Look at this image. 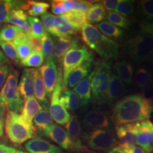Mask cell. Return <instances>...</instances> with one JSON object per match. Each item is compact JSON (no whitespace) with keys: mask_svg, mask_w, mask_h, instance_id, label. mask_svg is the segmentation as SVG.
Returning <instances> with one entry per match:
<instances>
[{"mask_svg":"<svg viewBox=\"0 0 153 153\" xmlns=\"http://www.w3.org/2000/svg\"><path fill=\"white\" fill-rule=\"evenodd\" d=\"M111 72V64L110 62L99 60L96 63L94 74L91 82V99L98 104L105 103Z\"/></svg>","mask_w":153,"mask_h":153,"instance_id":"6","label":"cell"},{"mask_svg":"<svg viewBox=\"0 0 153 153\" xmlns=\"http://www.w3.org/2000/svg\"><path fill=\"white\" fill-rule=\"evenodd\" d=\"M43 109L35 97H32L25 100L24 107L22 111V116L29 123L33 124V120L36 115Z\"/></svg>","mask_w":153,"mask_h":153,"instance_id":"28","label":"cell"},{"mask_svg":"<svg viewBox=\"0 0 153 153\" xmlns=\"http://www.w3.org/2000/svg\"><path fill=\"white\" fill-rule=\"evenodd\" d=\"M97 28L101 33L106 37L114 39H120L125 35V30L118 26H114L106 21H103L97 25Z\"/></svg>","mask_w":153,"mask_h":153,"instance_id":"30","label":"cell"},{"mask_svg":"<svg viewBox=\"0 0 153 153\" xmlns=\"http://www.w3.org/2000/svg\"><path fill=\"white\" fill-rule=\"evenodd\" d=\"M73 10V0H54L51 1V11L61 16Z\"/></svg>","mask_w":153,"mask_h":153,"instance_id":"33","label":"cell"},{"mask_svg":"<svg viewBox=\"0 0 153 153\" xmlns=\"http://www.w3.org/2000/svg\"><path fill=\"white\" fill-rule=\"evenodd\" d=\"M0 47L2 50V53L8 59H10L13 62L19 64V60L18 55H17L16 46L13 42H6L0 41Z\"/></svg>","mask_w":153,"mask_h":153,"instance_id":"42","label":"cell"},{"mask_svg":"<svg viewBox=\"0 0 153 153\" xmlns=\"http://www.w3.org/2000/svg\"><path fill=\"white\" fill-rule=\"evenodd\" d=\"M81 125L87 131L98 129L109 131L111 127V123L108 116L100 111H90L87 112L82 118Z\"/></svg>","mask_w":153,"mask_h":153,"instance_id":"11","label":"cell"},{"mask_svg":"<svg viewBox=\"0 0 153 153\" xmlns=\"http://www.w3.org/2000/svg\"><path fill=\"white\" fill-rule=\"evenodd\" d=\"M34 95L40 105L45 110L49 109V101L46 97L45 87L39 70H35L34 72Z\"/></svg>","mask_w":153,"mask_h":153,"instance_id":"23","label":"cell"},{"mask_svg":"<svg viewBox=\"0 0 153 153\" xmlns=\"http://www.w3.org/2000/svg\"><path fill=\"white\" fill-rule=\"evenodd\" d=\"M92 67V61H87L72 70L67 79V87L69 88L76 87L82 80L91 74Z\"/></svg>","mask_w":153,"mask_h":153,"instance_id":"20","label":"cell"},{"mask_svg":"<svg viewBox=\"0 0 153 153\" xmlns=\"http://www.w3.org/2000/svg\"><path fill=\"white\" fill-rule=\"evenodd\" d=\"M4 129L9 140L16 145L27 142L34 136L33 124L29 123L21 114L8 111L5 119Z\"/></svg>","mask_w":153,"mask_h":153,"instance_id":"3","label":"cell"},{"mask_svg":"<svg viewBox=\"0 0 153 153\" xmlns=\"http://www.w3.org/2000/svg\"><path fill=\"white\" fill-rule=\"evenodd\" d=\"M119 146L124 153H146L142 148L135 145V146H126L119 143Z\"/></svg>","mask_w":153,"mask_h":153,"instance_id":"52","label":"cell"},{"mask_svg":"<svg viewBox=\"0 0 153 153\" xmlns=\"http://www.w3.org/2000/svg\"><path fill=\"white\" fill-rule=\"evenodd\" d=\"M82 44L77 38H73L72 36H63L57 38L54 42L53 48V58L55 61L61 62L63 57L70 49L72 48H79L82 46Z\"/></svg>","mask_w":153,"mask_h":153,"instance_id":"15","label":"cell"},{"mask_svg":"<svg viewBox=\"0 0 153 153\" xmlns=\"http://www.w3.org/2000/svg\"><path fill=\"white\" fill-rule=\"evenodd\" d=\"M151 150L153 151V123L151 126V140H150Z\"/></svg>","mask_w":153,"mask_h":153,"instance_id":"56","label":"cell"},{"mask_svg":"<svg viewBox=\"0 0 153 153\" xmlns=\"http://www.w3.org/2000/svg\"><path fill=\"white\" fill-rule=\"evenodd\" d=\"M153 112V101L143 94H130L114 104L111 120L115 126L148 120Z\"/></svg>","mask_w":153,"mask_h":153,"instance_id":"1","label":"cell"},{"mask_svg":"<svg viewBox=\"0 0 153 153\" xmlns=\"http://www.w3.org/2000/svg\"><path fill=\"white\" fill-rule=\"evenodd\" d=\"M23 1L0 0V28L9 23V18L14 9L20 8Z\"/></svg>","mask_w":153,"mask_h":153,"instance_id":"29","label":"cell"},{"mask_svg":"<svg viewBox=\"0 0 153 153\" xmlns=\"http://www.w3.org/2000/svg\"><path fill=\"white\" fill-rule=\"evenodd\" d=\"M123 51L138 65L150 60L153 53V35L141 33L129 38L126 42Z\"/></svg>","mask_w":153,"mask_h":153,"instance_id":"4","label":"cell"},{"mask_svg":"<svg viewBox=\"0 0 153 153\" xmlns=\"http://www.w3.org/2000/svg\"><path fill=\"white\" fill-rule=\"evenodd\" d=\"M8 63H9V59L5 56L0 49V65H8Z\"/></svg>","mask_w":153,"mask_h":153,"instance_id":"54","label":"cell"},{"mask_svg":"<svg viewBox=\"0 0 153 153\" xmlns=\"http://www.w3.org/2000/svg\"><path fill=\"white\" fill-rule=\"evenodd\" d=\"M65 131L72 141L82 150H87L82 141V125L76 115H72L70 119L65 125Z\"/></svg>","mask_w":153,"mask_h":153,"instance_id":"22","label":"cell"},{"mask_svg":"<svg viewBox=\"0 0 153 153\" xmlns=\"http://www.w3.org/2000/svg\"><path fill=\"white\" fill-rule=\"evenodd\" d=\"M138 11L145 22L153 21V0H143L138 2Z\"/></svg>","mask_w":153,"mask_h":153,"instance_id":"41","label":"cell"},{"mask_svg":"<svg viewBox=\"0 0 153 153\" xmlns=\"http://www.w3.org/2000/svg\"><path fill=\"white\" fill-rule=\"evenodd\" d=\"M106 11L101 3H96L91 5L87 11V20L89 24H99L106 17Z\"/></svg>","mask_w":153,"mask_h":153,"instance_id":"31","label":"cell"},{"mask_svg":"<svg viewBox=\"0 0 153 153\" xmlns=\"http://www.w3.org/2000/svg\"><path fill=\"white\" fill-rule=\"evenodd\" d=\"M27 21L30 28V33L38 39H41L45 33L41 21L37 17L33 16H28Z\"/></svg>","mask_w":153,"mask_h":153,"instance_id":"38","label":"cell"},{"mask_svg":"<svg viewBox=\"0 0 153 153\" xmlns=\"http://www.w3.org/2000/svg\"><path fill=\"white\" fill-rule=\"evenodd\" d=\"M62 16L72 27L78 30L81 29L87 22V15L82 11L72 10Z\"/></svg>","mask_w":153,"mask_h":153,"instance_id":"32","label":"cell"},{"mask_svg":"<svg viewBox=\"0 0 153 153\" xmlns=\"http://www.w3.org/2000/svg\"><path fill=\"white\" fill-rule=\"evenodd\" d=\"M94 74V70L91 74L78 84L73 88V91L77 94L80 100V106L83 109L88 108L91 101V82L93 75Z\"/></svg>","mask_w":153,"mask_h":153,"instance_id":"18","label":"cell"},{"mask_svg":"<svg viewBox=\"0 0 153 153\" xmlns=\"http://www.w3.org/2000/svg\"><path fill=\"white\" fill-rule=\"evenodd\" d=\"M18 80V72L15 70L11 71L0 90V101L9 111L19 114L22 111L24 100L19 90Z\"/></svg>","mask_w":153,"mask_h":153,"instance_id":"5","label":"cell"},{"mask_svg":"<svg viewBox=\"0 0 153 153\" xmlns=\"http://www.w3.org/2000/svg\"><path fill=\"white\" fill-rule=\"evenodd\" d=\"M87 153H100V152H88Z\"/></svg>","mask_w":153,"mask_h":153,"instance_id":"59","label":"cell"},{"mask_svg":"<svg viewBox=\"0 0 153 153\" xmlns=\"http://www.w3.org/2000/svg\"><path fill=\"white\" fill-rule=\"evenodd\" d=\"M27 14L20 8L14 9L11 11L9 18V23H11L13 26L21 28L25 33L30 32V28L27 21Z\"/></svg>","mask_w":153,"mask_h":153,"instance_id":"27","label":"cell"},{"mask_svg":"<svg viewBox=\"0 0 153 153\" xmlns=\"http://www.w3.org/2000/svg\"><path fill=\"white\" fill-rule=\"evenodd\" d=\"M15 46H16L17 55H18L20 62L27 58L30 55V53L33 52L29 45H28V42L18 44V45H15Z\"/></svg>","mask_w":153,"mask_h":153,"instance_id":"44","label":"cell"},{"mask_svg":"<svg viewBox=\"0 0 153 153\" xmlns=\"http://www.w3.org/2000/svg\"><path fill=\"white\" fill-rule=\"evenodd\" d=\"M120 0H104L101 1V4L104 7L106 10L112 11L116 9Z\"/></svg>","mask_w":153,"mask_h":153,"instance_id":"51","label":"cell"},{"mask_svg":"<svg viewBox=\"0 0 153 153\" xmlns=\"http://www.w3.org/2000/svg\"><path fill=\"white\" fill-rule=\"evenodd\" d=\"M106 153H124V152L122 150V149L120 148L119 145H118V146L115 147V148L111 149V150H109Z\"/></svg>","mask_w":153,"mask_h":153,"instance_id":"55","label":"cell"},{"mask_svg":"<svg viewBox=\"0 0 153 153\" xmlns=\"http://www.w3.org/2000/svg\"><path fill=\"white\" fill-rule=\"evenodd\" d=\"M55 16H56L48 12L45 13V14H44L41 16V19L42 24H43L45 32H47V33H49L51 32V30H52Z\"/></svg>","mask_w":153,"mask_h":153,"instance_id":"45","label":"cell"},{"mask_svg":"<svg viewBox=\"0 0 153 153\" xmlns=\"http://www.w3.org/2000/svg\"><path fill=\"white\" fill-rule=\"evenodd\" d=\"M126 85L130 86L133 82L134 69L131 61L127 59H120L114 65V70Z\"/></svg>","mask_w":153,"mask_h":153,"instance_id":"21","label":"cell"},{"mask_svg":"<svg viewBox=\"0 0 153 153\" xmlns=\"http://www.w3.org/2000/svg\"><path fill=\"white\" fill-rule=\"evenodd\" d=\"M92 4L90 1L86 0H73V10L82 11L83 13H87Z\"/></svg>","mask_w":153,"mask_h":153,"instance_id":"46","label":"cell"},{"mask_svg":"<svg viewBox=\"0 0 153 153\" xmlns=\"http://www.w3.org/2000/svg\"><path fill=\"white\" fill-rule=\"evenodd\" d=\"M150 153H153V152H150Z\"/></svg>","mask_w":153,"mask_h":153,"instance_id":"60","label":"cell"},{"mask_svg":"<svg viewBox=\"0 0 153 153\" xmlns=\"http://www.w3.org/2000/svg\"><path fill=\"white\" fill-rule=\"evenodd\" d=\"M27 42L33 52H41L42 47L41 39H38L34 37L30 33H26Z\"/></svg>","mask_w":153,"mask_h":153,"instance_id":"47","label":"cell"},{"mask_svg":"<svg viewBox=\"0 0 153 153\" xmlns=\"http://www.w3.org/2000/svg\"><path fill=\"white\" fill-rule=\"evenodd\" d=\"M24 148L28 153H64L60 148L39 137L27 141Z\"/></svg>","mask_w":153,"mask_h":153,"instance_id":"16","label":"cell"},{"mask_svg":"<svg viewBox=\"0 0 153 153\" xmlns=\"http://www.w3.org/2000/svg\"><path fill=\"white\" fill-rule=\"evenodd\" d=\"M135 1L131 0H120L117 7L115 10L118 13L123 16H129L133 14L135 11Z\"/></svg>","mask_w":153,"mask_h":153,"instance_id":"43","label":"cell"},{"mask_svg":"<svg viewBox=\"0 0 153 153\" xmlns=\"http://www.w3.org/2000/svg\"><path fill=\"white\" fill-rule=\"evenodd\" d=\"M141 33L153 35V21L143 22L140 25Z\"/></svg>","mask_w":153,"mask_h":153,"instance_id":"50","label":"cell"},{"mask_svg":"<svg viewBox=\"0 0 153 153\" xmlns=\"http://www.w3.org/2000/svg\"><path fill=\"white\" fill-rule=\"evenodd\" d=\"M115 131L120 144L126 146H135L136 145L135 123L116 126Z\"/></svg>","mask_w":153,"mask_h":153,"instance_id":"19","label":"cell"},{"mask_svg":"<svg viewBox=\"0 0 153 153\" xmlns=\"http://www.w3.org/2000/svg\"><path fill=\"white\" fill-rule=\"evenodd\" d=\"M62 17H63V22L62 23V24H61L60 26L57 28V29H55V30H53V32H51V35L54 36L56 38L75 35L79 30L72 27L71 25L67 22V20L65 19V17L63 16Z\"/></svg>","mask_w":153,"mask_h":153,"instance_id":"40","label":"cell"},{"mask_svg":"<svg viewBox=\"0 0 153 153\" xmlns=\"http://www.w3.org/2000/svg\"><path fill=\"white\" fill-rule=\"evenodd\" d=\"M152 76V70L146 65H140L135 70L133 75V81L136 87L140 90L148 87L149 82Z\"/></svg>","mask_w":153,"mask_h":153,"instance_id":"24","label":"cell"},{"mask_svg":"<svg viewBox=\"0 0 153 153\" xmlns=\"http://www.w3.org/2000/svg\"><path fill=\"white\" fill-rule=\"evenodd\" d=\"M106 18L110 24L119 28H124V29L129 28L130 25H131V21L128 19L115 11H108Z\"/></svg>","mask_w":153,"mask_h":153,"instance_id":"36","label":"cell"},{"mask_svg":"<svg viewBox=\"0 0 153 153\" xmlns=\"http://www.w3.org/2000/svg\"><path fill=\"white\" fill-rule=\"evenodd\" d=\"M127 91L128 90L123 82L118 77L116 72L112 71L107 89L105 103H106L108 106H111L119 100V99L121 98Z\"/></svg>","mask_w":153,"mask_h":153,"instance_id":"13","label":"cell"},{"mask_svg":"<svg viewBox=\"0 0 153 153\" xmlns=\"http://www.w3.org/2000/svg\"><path fill=\"white\" fill-rule=\"evenodd\" d=\"M42 53L46 60L53 58V48L54 41L50 33L45 32L43 37L41 38Z\"/></svg>","mask_w":153,"mask_h":153,"instance_id":"37","label":"cell"},{"mask_svg":"<svg viewBox=\"0 0 153 153\" xmlns=\"http://www.w3.org/2000/svg\"><path fill=\"white\" fill-rule=\"evenodd\" d=\"M148 87V89H153V77H152V79L150 80V82H149Z\"/></svg>","mask_w":153,"mask_h":153,"instance_id":"57","label":"cell"},{"mask_svg":"<svg viewBox=\"0 0 153 153\" xmlns=\"http://www.w3.org/2000/svg\"><path fill=\"white\" fill-rule=\"evenodd\" d=\"M82 141L85 147L97 152H108L119 145L114 134L108 130L98 129L84 132L82 135Z\"/></svg>","mask_w":153,"mask_h":153,"instance_id":"7","label":"cell"},{"mask_svg":"<svg viewBox=\"0 0 153 153\" xmlns=\"http://www.w3.org/2000/svg\"><path fill=\"white\" fill-rule=\"evenodd\" d=\"M62 89H68L67 79L74 68L87 61H93V54L85 45L70 49L62 58Z\"/></svg>","mask_w":153,"mask_h":153,"instance_id":"8","label":"cell"},{"mask_svg":"<svg viewBox=\"0 0 153 153\" xmlns=\"http://www.w3.org/2000/svg\"><path fill=\"white\" fill-rule=\"evenodd\" d=\"M11 71V68L9 65H0V90L4 85L9 74Z\"/></svg>","mask_w":153,"mask_h":153,"instance_id":"48","label":"cell"},{"mask_svg":"<svg viewBox=\"0 0 153 153\" xmlns=\"http://www.w3.org/2000/svg\"><path fill=\"white\" fill-rule=\"evenodd\" d=\"M152 124V122L149 120L135 123L136 145L146 153L152 152L150 147Z\"/></svg>","mask_w":153,"mask_h":153,"instance_id":"14","label":"cell"},{"mask_svg":"<svg viewBox=\"0 0 153 153\" xmlns=\"http://www.w3.org/2000/svg\"><path fill=\"white\" fill-rule=\"evenodd\" d=\"M45 57L41 52H32L27 58L21 62V65L26 68H38L43 65Z\"/></svg>","mask_w":153,"mask_h":153,"instance_id":"39","label":"cell"},{"mask_svg":"<svg viewBox=\"0 0 153 153\" xmlns=\"http://www.w3.org/2000/svg\"><path fill=\"white\" fill-rule=\"evenodd\" d=\"M0 153H28L18 149L8 146L4 144H0Z\"/></svg>","mask_w":153,"mask_h":153,"instance_id":"53","label":"cell"},{"mask_svg":"<svg viewBox=\"0 0 153 153\" xmlns=\"http://www.w3.org/2000/svg\"><path fill=\"white\" fill-rule=\"evenodd\" d=\"M60 103L66 110L74 111L80 106V100L77 94L71 89H64L60 94Z\"/></svg>","mask_w":153,"mask_h":153,"instance_id":"26","label":"cell"},{"mask_svg":"<svg viewBox=\"0 0 153 153\" xmlns=\"http://www.w3.org/2000/svg\"><path fill=\"white\" fill-rule=\"evenodd\" d=\"M51 5L48 3L39 1H23L20 9L24 11H27V14L30 16L36 17L37 16H42L48 10Z\"/></svg>","mask_w":153,"mask_h":153,"instance_id":"25","label":"cell"},{"mask_svg":"<svg viewBox=\"0 0 153 153\" xmlns=\"http://www.w3.org/2000/svg\"><path fill=\"white\" fill-rule=\"evenodd\" d=\"M150 62H151V65H152V67H153V53H152V56H151V57H150Z\"/></svg>","mask_w":153,"mask_h":153,"instance_id":"58","label":"cell"},{"mask_svg":"<svg viewBox=\"0 0 153 153\" xmlns=\"http://www.w3.org/2000/svg\"><path fill=\"white\" fill-rule=\"evenodd\" d=\"M38 70L41 73L47 97L51 98L56 85L58 75L56 61L54 58L46 60Z\"/></svg>","mask_w":153,"mask_h":153,"instance_id":"12","label":"cell"},{"mask_svg":"<svg viewBox=\"0 0 153 153\" xmlns=\"http://www.w3.org/2000/svg\"><path fill=\"white\" fill-rule=\"evenodd\" d=\"M34 72L35 69L26 68L21 76L18 88L21 96L25 100L34 97Z\"/></svg>","mask_w":153,"mask_h":153,"instance_id":"17","label":"cell"},{"mask_svg":"<svg viewBox=\"0 0 153 153\" xmlns=\"http://www.w3.org/2000/svg\"><path fill=\"white\" fill-rule=\"evenodd\" d=\"M62 70L60 68L58 70V75L55 89L51 97L48 111L53 120L57 124L65 125L70 119L71 115L63 107L60 103V96L62 90Z\"/></svg>","mask_w":153,"mask_h":153,"instance_id":"9","label":"cell"},{"mask_svg":"<svg viewBox=\"0 0 153 153\" xmlns=\"http://www.w3.org/2000/svg\"><path fill=\"white\" fill-rule=\"evenodd\" d=\"M6 107L4 104L0 101V138L3 136L4 131L6 119Z\"/></svg>","mask_w":153,"mask_h":153,"instance_id":"49","label":"cell"},{"mask_svg":"<svg viewBox=\"0 0 153 153\" xmlns=\"http://www.w3.org/2000/svg\"><path fill=\"white\" fill-rule=\"evenodd\" d=\"M21 31H23V30L16 26L10 24H6L0 28V41L13 42Z\"/></svg>","mask_w":153,"mask_h":153,"instance_id":"35","label":"cell"},{"mask_svg":"<svg viewBox=\"0 0 153 153\" xmlns=\"http://www.w3.org/2000/svg\"><path fill=\"white\" fill-rule=\"evenodd\" d=\"M81 34L84 43L105 60L116 59L119 55L118 43L101 33L94 25L86 23L82 27Z\"/></svg>","mask_w":153,"mask_h":153,"instance_id":"2","label":"cell"},{"mask_svg":"<svg viewBox=\"0 0 153 153\" xmlns=\"http://www.w3.org/2000/svg\"><path fill=\"white\" fill-rule=\"evenodd\" d=\"M53 123V120L48 110L42 109L39 111L33 120V124L40 131H43L49 126Z\"/></svg>","mask_w":153,"mask_h":153,"instance_id":"34","label":"cell"},{"mask_svg":"<svg viewBox=\"0 0 153 153\" xmlns=\"http://www.w3.org/2000/svg\"><path fill=\"white\" fill-rule=\"evenodd\" d=\"M41 132L43 135L55 142L61 148L69 152L74 153H87L88 152V150H82L79 148L70 138L65 129L57 124L53 123Z\"/></svg>","mask_w":153,"mask_h":153,"instance_id":"10","label":"cell"}]
</instances>
